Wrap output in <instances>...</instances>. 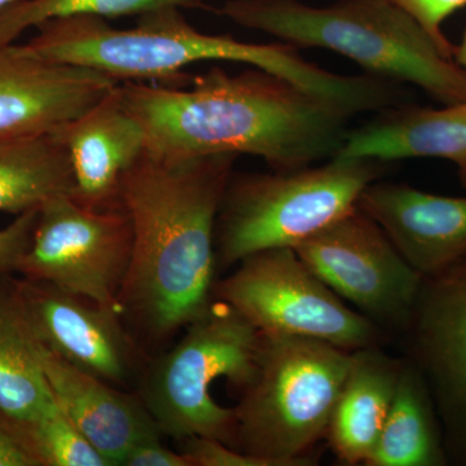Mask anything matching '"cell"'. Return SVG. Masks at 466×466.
Instances as JSON below:
<instances>
[{
    "label": "cell",
    "instance_id": "7402d4cb",
    "mask_svg": "<svg viewBox=\"0 0 466 466\" xmlns=\"http://www.w3.org/2000/svg\"><path fill=\"white\" fill-rule=\"evenodd\" d=\"M204 9L205 0H15L0 11V47L47 21L75 16H142L162 8Z\"/></svg>",
    "mask_w": 466,
    "mask_h": 466
},
{
    "label": "cell",
    "instance_id": "30bf717a",
    "mask_svg": "<svg viewBox=\"0 0 466 466\" xmlns=\"http://www.w3.org/2000/svg\"><path fill=\"white\" fill-rule=\"evenodd\" d=\"M306 266L373 323L407 329L424 276L355 207L294 248Z\"/></svg>",
    "mask_w": 466,
    "mask_h": 466
},
{
    "label": "cell",
    "instance_id": "8fae6325",
    "mask_svg": "<svg viewBox=\"0 0 466 466\" xmlns=\"http://www.w3.org/2000/svg\"><path fill=\"white\" fill-rule=\"evenodd\" d=\"M18 302L36 339L67 363L124 389L149 359L115 309L29 279L15 278Z\"/></svg>",
    "mask_w": 466,
    "mask_h": 466
},
{
    "label": "cell",
    "instance_id": "f1b7e54d",
    "mask_svg": "<svg viewBox=\"0 0 466 466\" xmlns=\"http://www.w3.org/2000/svg\"><path fill=\"white\" fill-rule=\"evenodd\" d=\"M453 58H455L456 64L461 67L462 72H464L466 76V26L464 33H462L461 42H460L459 46H455Z\"/></svg>",
    "mask_w": 466,
    "mask_h": 466
},
{
    "label": "cell",
    "instance_id": "7a4b0ae2",
    "mask_svg": "<svg viewBox=\"0 0 466 466\" xmlns=\"http://www.w3.org/2000/svg\"><path fill=\"white\" fill-rule=\"evenodd\" d=\"M236 158L165 162L144 150L122 179L133 250L118 311L148 358L164 351L214 299L217 216Z\"/></svg>",
    "mask_w": 466,
    "mask_h": 466
},
{
    "label": "cell",
    "instance_id": "9c48e42d",
    "mask_svg": "<svg viewBox=\"0 0 466 466\" xmlns=\"http://www.w3.org/2000/svg\"><path fill=\"white\" fill-rule=\"evenodd\" d=\"M131 250L133 227L124 208L94 210L63 193L39 208L32 244L17 274L119 314Z\"/></svg>",
    "mask_w": 466,
    "mask_h": 466
},
{
    "label": "cell",
    "instance_id": "603a6c76",
    "mask_svg": "<svg viewBox=\"0 0 466 466\" xmlns=\"http://www.w3.org/2000/svg\"><path fill=\"white\" fill-rule=\"evenodd\" d=\"M9 421L36 466H112L73 424L56 400L33 419Z\"/></svg>",
    "mask_w": 466,
    "mask_h": 466
},
{
    "label": "cell",
    "instance_id": "ffe728a7",
    "mask_svg": "<svg viewBox=\"0 0 466 466\" xmlns=\"http://www.w3.org/2000/svg\"><path fill=\"white\" fill-rule=\"evenodd\" d=\"M54 403L39 341L18 302L14 275L0 278V413L29 420Z\"/></svg>",
    "mask_w": 466,
    "mask_h": 466
},
{
    "label": "cell",
    "instance_id": "ac0fdd59",
    "mask_svg": "<svg viewBox=\"0 0 466 466\" xmlns=\"http://www.w3.org/2000/svg\"><path fill=\"white\" fill-rule=\"evenodd\" d=\"M403 361L376 348L351 351L325 440L342 464H366L390 410Z\"/></svg>",
    "mask_w": 466,
    "mask_h": 466
},
{
    "label": "cell",
    "instance_id": "9a60e30c",
    "mask_svg": "<svg viewBox=\"0 0 466 466\" xmlns=\"http://www.w3.org/2000/svg\"><path fill=\"white\" fill-rule=\"evenodd\" d=\"M69 152L70 196L94 210L121 208V184L144 152L142 128L126 108L119 84L81 116L54 131Z\"/></svg>",
    "mask_w": 466,
    "mask_h": 466
},
{
    "label": "cell",
    "instance_id": "4316f807",
    "mask_svg": "<svg viewBox=\"0 0 466 466\" xmlns=\"http://www.w3.org/2000/svg\"><path fill=\"white\" fill-rule=\"evenodd\" d=\"M121 466H189L180 452L167 449L161 440L143 441L135 446Z\"/></svg>",
    "mask_w": 466,
    "mask_h": 466
},
{
    "label": "cell",
    "instance_id": "6da1fadb",
    "mask_svg": "<svg viewBox=\"0 0 466 466\" xmlns=\"http://www.w3.org/2000/svg\"><path fill=\"white\" fill-rule=\"evenodd\" d=\"M119 91L144 150L165 162L250 155L274 171L306 167L336 157L354 116L258 67L214 66L186 88L121 82Z\"/></svg>",
    "mask_w": 466,
    "mask_h": 466
},
{
    "label": "cell",
    "instance_id": "2e32d148",
    "mask_svg": "<svg viewBox=\"0 0 466 466\" xmlns=\"http://www.w3.org/2000/svg\"><path fill=\"white\" fill-rule=\"evenodd\" d=\"M39 358L55 400L110 465L121 466L137 444L161 440L137 391L126 392L79 370L41 342Z\"/></svg>",
    "mask_w": 466,
    "mask_h": 466
},
{
    "label": "cell",
    "instance_id": "277c9868",
    "mask_svg": "<svg viewBox=\"0 0 466 466\" xmlns=\"http://www.w3.org/2000/svg\"><path fill=\"white\" fill-rule=\"evenodd\" d=\"M247 29L297 48H324L368 75L417 86L443 106L466 100V76L424 27L390 0H227L218 9Z\"/></svg>",
    "mask_w": 466,
    "mask_h": 466
},
{
    "label": "cell",
    "instance_id": "8992f818",
    "mask_svg": "<svg viewBox=\"0 0 466 466\" xmlns=\"http://www.w3.org/2000/svg\"><path fill=\"white\" fill-rule=\"evenodd\" d=\"M383 162L333 157L324 165L235 174L216 222L218 271L251 254L294 248L357 207Z\"/></svg>",
    "mask_w": 466,
    "mask_h": 466
},
{
    "label": "cell",
    "instance_id": "484cf974",
    "mask_svg": "<svg viewBox=\"0 0 466 466\" xmlns=\"http://www.w3.org/2000/svg\"><path fill=\"white\" fill-rule=\"evenodd\" d=\"M38 210L20 214L11 225L0 229V278L17 274L21 259L32 244Z\"/></svg>",
    "mask_w": 466,
    "mask_h": 466
},
{
    "label": "cell",
    "instance_id": "7c38bea8",
    "mask_svg": "<svg viewBox=\"0 0 466 466\" xmlns=\"http://www.w3.org/2000/svg\"><path fill=\"white\" fill-rule=\"evenodd\" d=\"M407 329L443 424L449 461L466 465V257L424 278Z\"/></svg>",
    "mask_w": 466,
    "mask_h": 466
},
{
    "label": "cell",
    "instance_id": "ba28073f",
    "mask_svg": "<svg viewBox=\"0 0 466 466\" xmlns=\"http://www.w3.org/2000/svg\"><path fill=\"white\" fill-rule=\"evenodd\" d=\"M236 266L216 281L213 297L260 333L306 337L348 351L376 348V324L348 308L291 248L258 251Z\"/></svg>",
    "mask_w": 466,
    "mask_h": 466
},
{
    "label": "cell",
    "instance_id": "83f0119b",
    "mask_svg": "<svg viewBox=\"0 0 466 466\" xmlns=\"http://www.w3.org/2000/svg\"><path fill=\"white\" fill-rule=\"evenodd\" d=\"M0 466H36L8 417L0 413Z\"/></svg>",
    "mask_w": 466,
    "mask_h": 466
},
{
    "label": "cell",
    "instance_id": "44dd1931",
    "mask_svg": "<svg viewBox=\"0 0 466 466\" xmlns=\"http://www.w3.org/2000/svg\"><path fill=\"white\" fill-rule=\"evenodd\" d=\"M73 186L69 152L54 133L0 139V213L36 210Z\"/></svg>",
    "mask_w": 466,
    "mask_h": 466
},
{
    "label": "cell",
    "instance_id": "5bb4252c",
    "mask_svg": "<svg viewBox=\"0 0 466 466\" xmlns=\"http://www.w3.org/2000/svg\"><path fill=\"white\" fill-rule=\"evenodd\" d=\"M358 207L381 227L403 258L424 278L466 257V198L375 180L361 192Z\"/></svg>",
    "mask_w": 466,
    "mask_h": 466
},
{
    "label": "cell",
    "instance_id": "d6986e66",
    "mask_svg": "<svg viewBox=\"0 0 466 466\" xmlns=\"http://www.w3.org/2000/svg\"><path fill=\"white\" fill-rule=\"evenodd\" d=\"M449 464L433 395L421 370L403 361L397 390L368 466Z\"/></svg>",
    "mask_w": 466,
    "mask_h": 466
},
{
    "label": "cell",
    "instance_id": "3957f363",
    "mask_svg": "<svg viewBox=\"0 0 466 466\" xmlns=\"http://www.w3.org/2000/svg\"><path fill=\"white\" fill-rule=\"evenodd\" d=\"M183 9L162 8L139 16L137 26L118 29L104 17L47 21L24 47L36 56L96 70L118 82H173L201 61H233L281 76L350 113L367 106L372 94L364 76H339L300 56L288 43H248L193 27ZM180 86V85H179Z\"/></svg>",
    "mask_w": 466,
    "mask_h": 466
},
{
    "label": "cell",
    "instance_id": "52a82bcc",
    "mask_svg": "<svg viewBox=\"0 0 466 466\" xmlns=\"http://www.w3.org/2000/svg\"><path fill=\"white\" fill-rule=\"evenodd\" d=\"M262 333L222 299L184 329L173 348L149 359L139 380L144 404L159 431L175 441L192 435L231 446L235 410L214 400L213 382L225 377L240 391L256 376Z\"/></svg>",
    "mask_w": 466,
    "mask_h": 466
},
{
    "label": "cell",
    "instance_id": "4fadbf2b",
    "mask_svg": "<svg viewBox=\"0 0 466 466\" xmlns=\"http://www.w3.org/2000/svg\"><path fill=\"white\" fill-rule=\"evenodd\" d=\"M121 82L36 56L23 45L0 47V139L51 134Z\"/></svg>",
    "mask_w": 466,
    "mask_h": 466
},
{
    "label": "cell",
    "instance_id": "e0dca14e",
    "mask_svg": "<svg viewBox=\"0 0 466 466\" xmlns=\"http://www.w3.org/2000/svg\"><path fill=\"white\" fill-rule=\"evenodd\" d=\"M348 131L337 158L389 162L441 158L458 167L466 187V100L441 108L392 106Z\"/></svg>",
    "mask_w": 466,
    "mask_h": 466
},
{
    "label": "cell",
    "instance_id": "f546056e",
    "mask_svg": "<svg viewBox=\"0 0 466 466\" xmlns=\"http://www.w3.org/2000/svg\"><path fill=\"white\" fill-rule=\"evenodd\" d=\"M15 0H0V11H2L3 8L7 7L8 5H11V3H14Z\"/></svg>",
    "mask_w": 466,
    "mask_h": 466
},
{
    "label": "cell",
    "instance_id": "cb8c5ba5",
    "mask_svg": "<svg viewBox=\"0 0 466 466\" xmlns=\"http://www.w3.org/2000/svg\"><path fill=\"white\" fill-rule=\"evenodd\" d=\"M177 444L189 466H271L266 460L232 449L214 438L192 435L177 441Z\"/></svg>",
    "mask_w": 466,
    "mask_h": 466
},
{
    "label": "cell",
    "instance_id": "5b68a950",
    "mask_svg": "<svg viewBox=\"0 0 466 466\" xmlns=\"http://www.w3.org/2000/svg\"><path fill=\"white\" fill-rule=\"evenodd\" d=\"M351 351L289 334L262 333L256 376L235 410L232 449L271 466H303L327 435Z\"/></svg>",
    "mask_w": 466,
    "mask_h": 466
},
{
    "label": "cell",
    "instance_id": "d4e9b609",
    "mask_svg": "<svg viewBox=\"0 0 466 466\" xmlns=\"http://www.w3.org/2000/svg\"><path fill=\"white\" fill-rule=\"evenodd\" d=\"M390 2L415 18L417 23L433 36L444 54L453 58L455 46L444 35L441 24L460 8L465 7L466 0H390Z\"/></svg>",
    "mask_w": 466,
    "mask_h": 466
}]
</instances>
